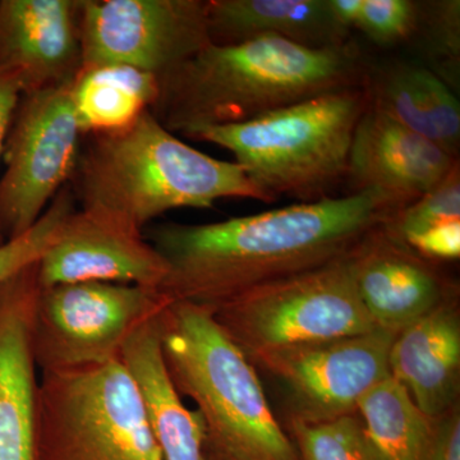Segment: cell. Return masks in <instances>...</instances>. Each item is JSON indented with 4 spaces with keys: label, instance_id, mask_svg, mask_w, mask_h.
<instances>
[{
    "label": "cell",
    "instance_id": "23",
    "mask_svg": "<svg viewBox=\"0 0 460 460\" xmlns=\"http://www.w3.org/2000/svg\"><path fill=\"white\" fill-rule=\"evenodd\" d=\"M289 429L301 460H380L357 413L317 423L290 419Z\"/></svg>",
    "mask_w": 460,
    "mask_h": 460
},
{
    "label": "cell",
    "instance_id": "17",
    "mask_svg": "<svg viewBox=\"0 0 460 460\" xmlns=\"http://www.w3.org/2000/svg\"><path fill=\"white\" fill-rule=\"evenodd\" d=\"M389 368L429 420L458 405L460 321L453 298L395 335Z\"/></svg>",
    "mask_w": 460,
    "mask_h": 460
},
{
    "label": "cell",
    "instance_id": "15",
    "mask_svg": "<svg viewBox=\"0 0 460 460\" xmlns=\"http://www.w3.org/2000/svg\"><path fill=\"white\" fill-rule=\"evenodd\" d=\"M39 262L0 284V460H36L38 378L32 321Z\"/></svg>",
    "mask_w": 460,
    "mask_h": 460
},
{
    "label": "cell",
    "instance_id": "16",
    "mask_svg": "<svg viewBox=\"0 0 460 460\" xmlns=\"http://www.w3.org/2000/svg\"><path fill=\"white\" fill-rule=\"evenodd\" d=\"M78 12L80 0H0V71L16 75L23 93L80 74Z\"/></svg>",
    "mask_w": 460,
    "mask_h": 460
},
{
    "label": "cell",
    "instance_id": "2",
    "mask_svg": "<svg viewBox=\"0 0 460 460\" xmlns=\"http://www.w3.org/2000/svg\"><path fill=\"white\" fill-rule=\"evenodd\" d=\"M371 66L353 38L332 48L305 47L279 36L210 44L157 77L150 111L168 131L187 136L365 87Z\"/></svg>",
    "mask_w": 460,
    "mask_h": 460
},
{
    "label": "cell",
    "instance_id": "18",
    "mask_svg": "<svg viewBox=\"0 0 460 460\" xmlns=\"http://www.w3.org/2000/svg\"><path fill=\"white\" fill-rule=\"evenodd\" d=\"M164 308L133 332L124 344L120 361L140 392L163 460H204V420L198 411L183 404L165 367L162 349Z\"/></svg>",
    "mask_w": 460,
    "mask_h": 460
},
{
    "label": "cell",
    "instance_id": "1",
    "mask_svg": "<svg viewBox=\"0 0 460 460\" xmlns=\"http://www.w3.org/2000/svg\"><path fill=\"white\" fill-rule=\"evenodd\" d=\"M399 211L384 196L359 192L202 226L160 224L146 238L168 266L157 292L169 301L217 307L347 255Z\"/></svg>",
    "mask_w": 460,
    "mask_h": 460
},
{
    "label": "cell",
    "instance_id": "5",
    "mask_svg": "<svg viewBox=\"0 0 460 460\" xmlns=\"http://www.w3.org/2000/svg\"><path fill=\"white\" fill-rule=\"evenodd\" d=\"M368 98L365 87L323 93L256 119L205 127L187 137L230 151L263 192L320 201L347 178L354 131Z\"/></svg>",
    "mask_w": 460,
    "mask_h": 460
},
{
    "label": "cell",
    "instance_id": "25",
    "mask_svg": "<svg viewBox=\"0 0 460 460\" xmlns=\"http://www.w3.org/2000/svg\"><path fill=\"white\" fill-rule=\"evenodd\" d=\"M75 211L74 193L65 187L29 232L5 241L0 246V284L27 266L40 261L56 243L66 220Z\"/></svg>",
    "mask_w": 460,
    "mask_h": 460
},
{
    "label": "cell",
    "instance_id": "13",
    "mask_svg": "<svg viewBox=\"0 0 460 460\" xmlns=\"http://www.w3.org/2000/svg\"><path fill=\"white\" fill-rule=\"evenodd\" d=\"M350 265L372 323L395 335L456 295L453 284L386 224L353 247Z\"/></svg>",
    "mask_w": 460,
    "mask_h": 460
},
{
    "label": "cell",
    "instance_id": "27",
    "mask_svg": "<svg viewBox=\"0 0 460 460\" xmlns=\"http://www.w3.org/2000/svg\"><path fill=\"white\" fill-rule=\"evenodd\" d=\"M420 2L413 0H363L354 30L383 47L411 41L419 25Z\"/></svg>",
    "mask_w": 460,
    "mask_h": 460
},
{
    "label": "cell",
    "instance_id": "10",
    "mask_svg": "<svg viewBox=\"0 0 460 460\" xmlns=\"http://www.w3.org/2000/svg\"><path fill=\"white\" fill-rule=\"evenodd\" d=\"M81 71L124 66L156 77L210 45L208 0H80Z\"/></svg>",
    "mask_w": 460,
    "mask_h": 460
},
{
    "label": "cell",
    "instance_id": "30",
    "mask_svg": "<svg viewBox=\"0 0 460 460\" xmlns=\"http://www.w3.org/2000/svg\"><path fill=\"white\" fill-rule=\"evenodd\" d=\"M22 93V86L16 75L0 71V156L3 155L12 119ZM4 242V238L0 235V246Z\"/></svg>",
    "mask_w": 460,
    "mask_h": 460
},
{
    "label": "cell",
    "instance_id": "7",
    "mask_svg": "<svg viewBox=\"0 0 460 460\" xmlns=\"http://www.w3.org/2000/svg\"><path fill=\"white\" fill-rule=\"evenodd\" d=\"M213 314L250 361L280 348L377 329L357 292L350 252L252 288L213 308Z\"/></svg>",
    "mask_w": 460,
    "mask_h": 460
},
{
    "label": "cell",
    "instance_id": "28",
    "mask_svg": "<svg viewBox=\"0 0 460 460\" xmlns=\"http://www.w3.org/2000/svg\"><path fill=\"white\" fill-rule=\"evenodd\" d=\"M402 239L428 260H458L460 256V222L443 224Z\"/></svg>",
    "mask_w": 460,
    "mask_h": 460
},
{
    "label": "cell",
    "instance_id": "26",
    "mask_svg": "<svg viewBox=\"0 0 460 460\" xmlns=\"http://www.w3.org/2000/svg\"><path fill=\"white\" fill-rule=\"evenodd\" d=\"M460 222L459 162L426 195L408 205L386 223L398 237L417 234L423 230Z\"/></svg>",
    "mask_w": 460,
    "mask_h": 460
},
{
    "label": "cell",
    "instance_id": "24",
    "mask_svg": "<svg viewBox=\"0 0 460 460\" xmlns=\"http://www.w3.org/2000/svg\"><path fill=\"white\" fill-rule=\"evenodd\" d=\"M414 39H419L423 54L434 66L435 72L445 84H456L459 74L460 3L420 2L419 25Z\"/></svg>",
    "mask_w": 460,
    "mask_h": 460
},
{
    "label": "cell",
    "instance_id": "12",
    "mask_svg": "<svg viewBox=\"0 0 460 460\" xmlns=\"http://www.w3.org/2000/svg\"><path fill=\"white\" fill-rule=\"evenodd\" d=\"M168 266L142 230L118 215L81 208L39 261L41 288L104 281L156 289Z\"/></svg>",
    "mask_w": 460,
    "mask_h": 460
},
{
    "label": "cell",
    "instance_id": "3",
    "mask_svg": "<svg viewBox=\"0 0 460 460\" xmlns=\"http://www.w3.org/2000/svg\"><path fill=\"white\" fill-rule=\"evenodd\" d=\"M91 136L74 177L83 208L118 215L141 230L175 208H211L223 199L277 201L237 163L184 144L150 109L123 128Z\"/></svg>",
    "mask_w": 460,
    "mask_h": 460
},
{
    "label": "cell",
    "instance_id": "31",
    "mask_svg": "<svg viewBox=\"0 0 460 460\" xmlns=\"http://www.w3.org/2000/svg\"><path fill=\"white\" fill-rule=\"evenodd\" d=\"M335 16L353 32L361 13L363 0H329Z\"/></svg>",
    "mask_w": 460,
    "mask_h": 460
},
{
    "label": "cell",
    "instance_id": "21",
    "mask_svg": "<svg viewBox=\"0 0 460 460\" xmlns=\"http://www.w3.org/2000/svg\"><path fill=\"white\" fill-rule=\"evenodd\" d=\"M71 96L83 135L113 132L153 108L157 77L131 66H96L77 75Z\"/></svg>",
    "mask_w": 460,
    "mask_h": 460
},
{
    "label": "cell",
    "instance_id": "19",
    "mask_svg": "<svg viewBox=\"0 0 460 460\" xmlns=\"http://www.w3.org/2000/svg\"><path fill=\"white\" fill-rule=\"evenodd\" d=\"M208 29L219 47L261 36L310 48L341 47L352 39L329 0H208Z\"/></svg>",
    "mask_w": 460,
    "mask_h": 460
},
{
    "label": "cell",
    "instance_id": "20",
    "mask_svg": "<svg viewBox=\"0 0 460 460\" xmlns=\"http://www.w3.org/2000/svg\"><path fill=\"white\" fill-rule=\"evenodd\" d=\"M365 90L368 107L458 157L459 100L429 66L408 62L372 66Z\"/></svg>",
    "mask_w": 460,
    "mask_h": 460
},
{
    "label": "cell",
    "instance_id": "6",
    "mask_svg": "<svg viewBox=\"0 0 460 460\" xmlns=\"http://www.w3.org/2000/svg\"><path fill=\"white\" fill-rule=\"evenodd\" d=\"M36 460H163L137 385L122 361L45 372Z\"/></svg>",
    "mask_w": 460,
    "mask_h": 460
},
{
    "label": "cell",
    "instance_id": "14",
    "mask_svg": "<svg viewBox=\"0 0 460 460\" xmlns=\"http://www.w3.org/2000/svg\"><path fill=\"white\" fill-rule=\"evenodd\" d=\"M458 162L435 142L368 107L354 131L345 181L350 193H377L402 211Z\"/></svg>",
    "mask_w": 460,
    "mask_h": 460
},
{
    "label": "cell",
    "instance_id": "8",
    "mask_svg": "<svg viewBox=\"0 0 460 460\" xmlns=\"http://www.w3.org/2000/svg\"><path fill=\"white\" fill-rule=\"evenodd\" d=\"M169 302L151 288L104 281L41 288L32 321L36 367L45 374L119 359L133 332Z\"/></svg>",
    "mask_w": 460,
    "mask_h": 460
},
{
    "label": "cell",
    "instance_id": "32",
    "mask_svg": "<svg viewBox=\"0 0 460 460\" xmlns=\"http://www.w3.org/2000/svg\"><path fill=\"white\" fill-rule=\"evenodd\" d=\"M204 460H224L222 458H217V456H211V454L205 453Z\"/></svg>",
    "mask_w": 460,
    "mask_h": 460
},
{
    "label": "cell",
    "instance_id": "9",
    "mask_svg": "<svg viewBox=\"0 0 460 460\" xmlns=\"http://www.w3.org/2000/svg\"><path fill=\"white\" fill-rule=\"evenodd\" d=\"M72 83L23 93L18 102L2 155L0 235L4 241L29 232L66 181L74 180L83 133L72 104Z\"/></svg>",
    "mask_w": 460,
    "mask_h": 460
},
{
    "label": "cell",
    "instance_id": "22",
    "mask_svg": "<svg viewBox=\"0 0 460 460\" xmlns=\"http://www.w3.org/2000/svg\"><path fill=\"white\" fill-rule=\"evenodd\" d=\"M357 414L380 460H423L436 420L417 408L395 378H385L367 393Z\"/></svg>",
    "mask_w": 460,
    "mask_h": 460
},
{
    "label": "cell",
    "instance_id": "4",
    "mask_svg": "<svg viewBox=\"0 0 460 460\" xmlns=\"http://www.w3.org/2000/svg\"><path fill=\"white\" fill-rule=\"evenodd\" d=\"M162 349L175 389L204 420L205 453L224 460H301L272 413L255 366L220 328L213 308L169 302Z\"/></svg>",
    "mask_w": 460,
    "mask_h": 460
},
{
    "label": "cell",
    "instance_id": "11",
    "mask_svg": "<svg viewBox=\"0 0 460 460\" xmlns=\"http://www.w3.org/2000/svg\"><path fill=\"white\" fill-rule=\"evenodd\" d=\"M395 334L375 329L365 334L293 345L260 354L261 365L283 385L290 419L326 422L357 413L358 402L392 376L389 353Z\"/></svg>",
    "mask_w": 460,
    "mask_h": 460
},
{
    "label": "cell",
    "instance_id": "29",
    "mask_svg": "<svg viewBox=\"0 0 460 460\" xmlns=\"http://www.w3.org/2000/svg\"><path fill=\"white\" fill-rule=\"evenodd\" d=\"M423 460H460L458 405L435 420L434 434Z\"/></svg>",
    "mask_w": 460,
    "mask_h": 460
}]
</instances>
